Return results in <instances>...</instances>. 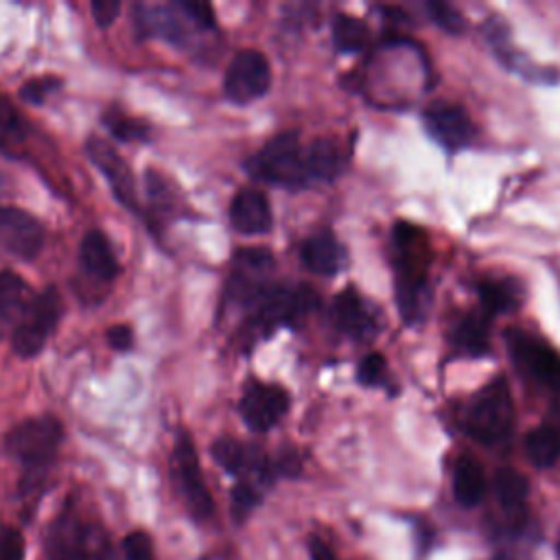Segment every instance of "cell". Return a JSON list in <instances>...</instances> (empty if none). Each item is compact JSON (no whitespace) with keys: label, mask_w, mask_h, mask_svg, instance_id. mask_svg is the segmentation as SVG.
<instances>
[{"label":"cell","mask_w":560,"mask_h":560,"mask_svg":"<svg viewBox=\"0 0 560 560\" xmlns=\"http://www.w3.org/2000/svg\"><path fill=\"white\" fill-rule=\"evenodd\" d=\"M184 18H188L190 22H195L201 28H212L214 26V11L208 2H190V0H179L175 4Z\"/></svg>","instance_id":"obj_35"},{"label":"cell","mask_w":560,"mask_h":560,"mask_svg":"<svg viewBox=\"0 0 560 560\" xmlns=\"http://www.w3.org/2000/svg\"><path fill=\"white\" fill-rule=\"evenodd\" d=\"M90 11H92V18H94L96 26L107 28L116 22V18L120 13V2H116V0H92Z\"/></svg>","instance_id":"obj_38"},{"label":"cell","mask_w":560,"mask_h":560,"mask_svg":"<svg viewBox=\"0 0 560 560\" xmlns=\"http://www.w3.org/2000/svg\"><path fill=\"white\" fill-rule=\"evenodd\" d=\"M302 260L311 271L322 276H332L346 267V249L332 236V232L322 230L304 241Z\"/></svg>","instance_id":"obj_19"},{"label":"cell","mask_w":560,"mask_h":560,"mask_svg":"<svg viewBox=\"0 0 560 560\" xmlns=\"http://www.w3.org/2000/svg\"><path fill=\"white\" fill-rule=\"evenodd\" d=\"M308 179H332L339 175L343 166V153L332 140H315L308 149H304Z\"/></svg>","instance_id":"obj_23"},{"label":"cell","mask_w":560,"mask_h":560,"mask_svg":"<svg viewBox=\"0 0 560 560\" xmlns=\"http://www.w3.org/2000/svg\"><path fill=\"white\" fill-rule=\"evenodd\" d=\"M427 11L431 13L433 22L440 24L448 33H462L466 26L462 13L446 2H427Z\"/></svg>","instance_id":"obj_33"},{"label":"cell","mask_w":560,"mask_h":560,"mask_svg":"<svg viewBox=\"0 0 560 560\" xmlns=\"http://www.w3.org/2000/svg\"><path fill=\"white\" fill-rule=\"evenodd\" d=\"M271 85L269 61L258 50H241L230 61L223 77V92L234 103H249L260 98Z\"/></svg>","instance_id":"obj_9"},{"label":"cell","mask_w":560,"mask_h":560,"mask_svg":"<svg viewBox=\"0 0 560 560\" xmlns=\"http://www.w3.org/2000/svg\"><path fill=\"white\" fill-rule=\"evenodd\" d=\"M247 171L256 179L280 186H304L308 182L304 149L295 133H280L271 138L256 155L249 158Z\"/></svg>","instance_id":"obj_5"},{"label":"cell","mask_w":560,"mask_h":560,"mask_svg":"<svg viewBox=\"0 0 560 560\" xmlns=\"http://www.w3.org/2000/svg\"><path fill=\"white\" fill-rule=\"evenodd\" d=\"M394 243L396 256V293L398 306L407 322H416L424 311L427 302V267H429V245L427 234L411 223H396Z\"/></svg>","instance_id":"obj_3"},{"label":"cell","mask_w":560,"mask_h":560,"mask_svg":"<svg viewBox=\"0 0 560 560\" xmlns=\"http://www.w3.org/2000/svg\"><path fill=\"white\" fill-rule=\"evenodd\" d=\"M289 409V396L278 385L252 383L245 387L238 411L252 431L271 429Z\"/></svg>","instance_id":"obj_14"},{"label":"cell","mask_w":560,"mask_h":560,"mask_svg":"<svg viewBox=\"0 0 560 560\" xmlns=\"http://www.w3.org/2000/svg\"><path fill=\"white\" fill-rule=\"evenodd\" d=\"M514 427V402L503 376L490 381L470 400L464 429L481 444H499L510 438Z\"/></svg>","instance_id":"obj_4"},{"label":"cell","mask_w":560,"mask_h":560,"mask_svg":"<svg viewBox=\"0 0 560 560\" xmlns=\"http://www.w3.org/2000/svg\"><path fill=\"white\" fill-rule=\"evenodd\" d=\"M368 26L354 15H337L332 22V42L339 52H357L368 44Z\"/></svg>","instance_id":"obj_27"},{"label":"cell","mask_w":560,"mask_h":560,"mask_svg":"<svg viewBox=\"0 0 560 560\" xmlns=\"http://www.w3.org/2000/svg\"><path fill=\"white\" fill-rule=\"evenodd\" d=\"M273 265V256L267 249H258V247H249V249H241L234 256V269L247 271L252 276H262L265 271H269Z\"/></svg>","instance_id":"obj_31"},{"label":"cell","mask_w":560,"mask_h":560,"mask_svg":"<svg viewBox=\"0 0 560 560\" xmlns=\"http://www.w3.org/2000/svg\"><path fill=\"white\" fill-rule=\"evenodd\" d=\"M133 22L142 35H155L164 37L173 44L184 42L186 28L182 24V15H177L175 4L173 7H147L140 4L133 11Z\"/></svg>","instance_id":"obj_20"},{"label":"cell","mask_w":560,"mask_h":560,"mask_svg":"<svg viewBox=\"0 0 560 560\" xmlns=\"http://www.w3.org/2000/svg\"><path fill=\"white\" fill-rule=\"evenodd\" d=\"M48 560H114L109 536L98 518L66 503L44 534Z\"/></svg>","instance_id":"obj_2"},{"label":"cell","mask_w":560,"mask_h":560,"mask_svg":"<svg viewBox=\"0 0 560 560\" xmlns=\"http://www.w3.org/2000/svg\"><path fill=\"white\" fill-rule=\"evenodd\" d=\"M424 127L448 151L464 149L475 136V125L466 109L446 101H435L424 109Z\"/></svg>","instance_id":"obj_12"},{"label":"cell","mask_w":560,"mask_h":560,"mask_svg":"<svg viewBox=\"0 0 560 560\" xmlns=\"http://www.w3.org/2000/svg\"><path fill=\"white\" fill-rule=\"evenodd\" d=\"M79 265L81 271L94 282H112L120 271L109 241L98 230H90L83 234L79 245Z\"/></svg>","instance_id":"obj_16"},{"label":"cell","mask_w":560,"mask_h":560,"mask_svg":"<svg viewBox=\"0 0 560 560\" xmlns=\"http://www.w3.org/2000/svg\"><path fill=\"white\" fill-rule=\"evenodd\" d=\"M55 85H59V79L55 77H37V79H31L24 83L22 88V96L31 103H42L52 90H57Z\"/></svg>","instance_id":"obj_37"},{"label":"cell","mask_w":560,"mask_h":560,"mask_svg":"<svg viewBox=\"0 0 560 560\" xmlns=\"http://www.w3.org/2000/svg\"><path fill=\"white\" fill-rule=\"evenodd\" d=\"M254 304H256V317H254L256 326L269 332L280 324H291L298 317L306 315L317 304V295L308 287H300V289L265 287L254 300Z\"/></svg>","instance_id":"obj_8"},{"label":"cell","mask_w":560,"mask_h":560,"mask_svg":"<svg viewBox=\"0 0 560 560\" xmlns=\"http://www.w3.org/2000/svg\"><path fill=\"white\" fill-rule=\"evenodd\" d=\"M332 322L341 332L357 339L370 337L376 328L370 306L363 302V298L354 289H343L335 295Z\"/></svg>","instance_id":"obj_17"},{"label":"cell","mask_w":560,"mask_h":560,"mask_svg":"<svg viewBox=\"0 0 560 560\" xmlns=\"http://www.w3.org/2000/svg\"><path fill=\"white\" fill-rule=\"evenodd\" d=\"M453 494L462 508H475L486 494V477L477 459L462 455L453 470Z\"/></svg>","instance_id":"obj_21"},{"label":"cell","mask_w":560,"mask_h":560,"mask_svg":"<svg viewBox=\"0 0 560 560\" xmlns=\"http://www.w3.org/2000/svg\"><path fill=\"white\" fill-rule=\"evenodd\" d=\"M125 560H158L151 536L144 529H131L120 542Z\"/></svg>","instance_id":"obj_30"},{"label":"cell","mask_w":560,"mask_h":560,"mask_svg":"<svg viewBox=\"0 0 560 560\" xmlns=\"http://www.w3.org/2000/svg\"><path fill=\"white\" fill-rule=\"evenodd\" d=\"M488 315L481 313H470L466 315L453 330V343L459 352L479 357L488 352Z\"/></svg>","instance_id":"obj_24"},{"label":"cell","mask_w":560,"mask_h":560,"mask_svg":"<svg viewBox=\"0 0 560 560\" xmlns=\"http://www.w3.org/2000/svg\"><path fill=\"white\" fill-rule=\"evenodd\" d=\"M26 542L18 527L0 523V560H24Z\"/></svg>","instance_id":"obj_32"},{"label":"cell","mask_w":560,"mask_h":560,"mask_svg":"<svg viewBox=\"0 0 560 560\" xmlns=\"http://www.w3.org/2000/svg\"><path fill=\"white\" fill-rule=\"evenodd\" d=\"M105 339L114 350L127 352L133 346V330L127 324H114L105 330Z\"/></svg>","instance_id":"obj_39"},{"label":"cell","mask_w":560,"mask_h":560,"mask_svg":"<svg viewBox=\"0 0 560 560\" xmlns=\"http://www.w3.org/2000/svg\"><path fill=\"white\" fill-rule=\"evenodd\" d=\"M492 560H508V558H503V556H497V558H492Z\"/></svg>","instance_id":"obj_41"},{"label":"cell","mask_w":560,"mask_h":560,"mask_svg":"<svg viewBox=\"0 0 560 560\" xmlns=\"http://www.w3.org/2000/svg\"><path fill=\"white\" fill-rule=\"evenodd\" d=\"M385 372H387L385 359L381 354H368L359 363L357 376L363 385H381L385 381Z\"/></svg>","instance_id":"obj_34"},{"label":"cell","mask_w":560,"mask_h":560,"mask_svg":"<svg viewBox=\"0 0 560 560\" xmlns=\"http://www.w3.org/2000/svg\"><path fill=\"white\" fill-rule=\"evenodd\" d=\"M103 125L109 129V133L114 138H118L122 142L144 140L149 136V127L142 120H136L120 109H107L103 114Z\"/></svg>","instance_id":"obj_28"},{"label":"cell","mask_w":560,"mask_h":560,"mask_svg":"<svg viewBox=\"0 0 560 560\" xmlns=\"http://www.w3.org/2000/svg\"><path fill=\"white\" fill-rule=\"evenodd\" d=\"M271 208L265 192L256 188H243L236 192L230 206V223L241 234H262L271 228Z\"/></svg>","instance_id":"obj_15"},{"label":"cell","mask_w":560,"mask_h":560,"mask_svg":"<svg viewBox=\"0 0 560 560\" xmlns=\"http://www.w3.org/2000/svg\"><path fill=\"white\" fill-rule=\"evenodd\" d=\"M59 317H61V295L55 287H46L44 291L31 298L22 319L11 332V350L22 359H31L39 354L48 337L52 335Z\"/></svg>","instance_id":"obj_7"},{"label":"cell","mask_w":560,"mask_h":560,"mask_svg":"<svg viewBox=\"0 0 560 560\" xmlns=\"http://www.w3.org/2000/svg\"><path fill=\"white\" fill-rule=\"evenodd\" d=\"M558 433H560V431H558Z\"/></svg>","instance_id":"obj_42"},{"label":"cell","mask_w":560,"mask_h":560,"mask_svg":"<svg viewBox=\"0 0 560 560\" xmlns=\"http://www.w3.org/2000/svg\"><path fill=\"white\" fill-rule=\"evenodd\" d=\"M260 503V488L252 481H241L232 488V514L234 521H245Z\"/></svg>","instance_id":"obj_29"},{"label":"cell","mask_w":560,"mask_h":560,"mask_svg":"<svg viewBox=\"0 0 560 560\" xmlns=\"http://www.w3.org/2000/svg\"><path fill=\"white\" fill-rule=\"evenodd\" d=\"M508 346L514 361L532 378L553 392H560V354L553 348L523 330H508Z\"/></svg>","instance_id":"obj_11"},{"label":"cell","mask_w":560,"mask_h":560,"mask_svg":"<svg viewBox=\"0 0 560 560\" xmlns=\"http://www.w3.org/2000/svg\"><path fill=\"white\" fill-rule=\"evenodd\" d=\"M28 284L11 269H0V339L11 337L31 302Z\"/></svg>","instance_id":"obj_18"},{"label":"cell","mask_w":560,"mask_h":560,"mask_svg":"<svg viewBox=\"0 0 560 560\" xmlns=\"http://www.w3.org/2000/svg\"><path fill=\"white\" fill-rule=\"evenodd\" d=\"M20 127H22L20 114L0 96V142L20 138Z\"/></svg>","instance_id":"obj_36"},{"label":"cell","mask_w":560,"mask_h":560,"mask_svg":"<svg viewBox=\"0 0 560 560\" xmlns=\"http://www.w3.org/2000/svg\"><path fill=\"white\" fill-rule=\"evenodd\" d=\"M494 492H497L499 505L510 516H521L523 508H525V499L529 494V483L518 470L499 468L494 472Z\"/></svg>","instance_id":"obj_22"},{"label":"cell","mask_w":560,"mask_h":560,"mask_svg":"<svg viewBox=\"0 0 560 560\" xmlns=\"http://www.w3.org/2000/svg\"><path fill=\"white\" fill-rule=\"evenodd\" d=\"M171 475H173V483H175L188 514L195 521H208L214 512V503H212V494L206 486L192 438L186 431H179V435L173 444Z\"/></svg>","instance_id":"obj_6"},{"label":"cell","mask_w":560,"mask_h":560,"mask_svg":"<svg viewBox=\"0 0 560 560\" xmlns=\"http://www.w3.org/2000/svg\"><path fill=\"white\" fill-rule=\"evenodd\" d=\"M63 435V424L55 416L26 418L4 435V453L24 470V492L39 488L59 453Z\"/></svg>","instance_id":"obj_1"},{"label":"cell","mask_w":560,"mask_h":560,"mask_svg":"<svg viewBox=\"0 0 560 560\" xmlns=\"http://www.w3.org/2000/svg\"><path fill=\"white\" fill-rule=\"evenodd\" d=\"M481 311L490 317L494 313H508L518 306V287L512 280H486L479 284Z\"/></svg>","instance_id":"obj_26"},{"label":"cell","mask_w":560,"mask_h":560,"mask_svg":"<svg viewBox=\"0 0 560 560\" xmlns=\"http://www.w3.org/2000/svg\"><path fill=\"white\" fill-rule=\"evenodd\" d=\"M308 556H311V560H337L332 547L319 536L308 538Z\"/></svg>","instance_id":"obj_40"},{"label":"cell","mask_w":560,"mask_h":560,"mask_svg":"<svg viewBox=\"0 0 560 560\" xmlns=\"http://www.w3.org/2000/svg\"><path fill=\"white\" fill-rule=\"evenodd\" d=\"M44 247V225L31 212L15 206H0V252L33 260Z\"/></svg>","instance_id":"obj_10"},{"label":"cell","mask_w":560,"mask_h":560,"mask_svg":"<svg viewBox=\"0 0 560 560\" xmlns=\"http://www.w3.org/2000/svg\"><path fill=\"white\" fill-rule=\"evenodd\" d=\"M525 453L529 462L538 468H549L560 457V433L549 424L532 429L525 438Z\"/></svg>","instance_id":"obj_25"},{"label":"cell","mask_w":560,"mask_h":560,"mask_svg":"<svg viewBox=\"0 0 560 560\" xmlns=\"http://www.w3.org/2000/svg\"><path fill=\"white\" fill-rule=\"evenodd\" d=\"M85 151H88V158L92 160V164L103 173V177L107 179L109 188L114 190L116 199L127 206L129 210L133 212H140L138 210V199H136V182H133V175H131V168L127 166V162L118 155V151L107 142V140H101L96 136H92L88 142H85Z\"/></svg>","instance_id":"obj_13"}]
</instances>
